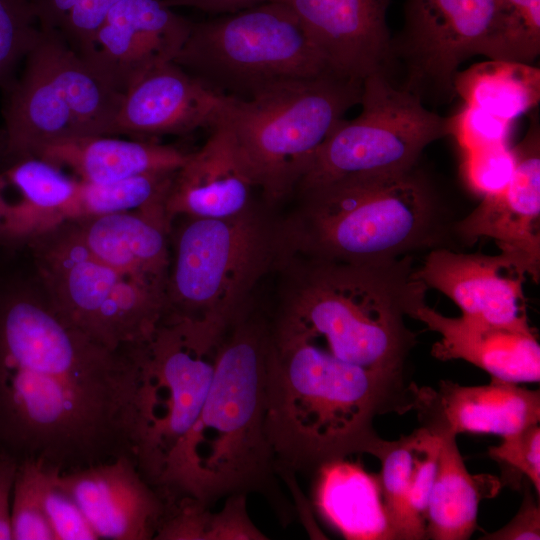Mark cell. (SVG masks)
<instances>
[{"instance_id":"6da1fadb","label":"cell","mask_w":540,"mask_h":540,"mask_svg":"<svg viewBox=\"0 0 540 540\" xmlns=\"http://www.w3.org/2000/svg\"><path fill=\"white\" fill-rule=\"evenodd\" d=\"M139 350H111L0 278V451L62 472L133 456Z\"/></svg>"},{"instance_id":"7a4b0ae2","label":"cell","mask_w":540,"mask_h":540,"mask_svg":"<svg viewBox=\"0 0 540 540\" xmlns=\"http://www.w3.org/2000/svg\"><path fill=\"white\" fill-rule=\"evenodd\" d=\"M253 302L225 329L202 409L155 488L164 499L189 496L208 506L256 492L287 524L292 510L265 429L269 319Z\"/></svg>"},{"instance_id":"3957f363","label":"cell","mask_w":540,"mask_h":540,"mask_svg":"<svg viewBox=\"0 0 540 540\" xmlns=\"http://www.w3.org/2000/svg\"><path fill=\"white\" fill-rule=\"evenodd\" d=\"M414 256L349 263L284 253L277 301L268 317L277 332L307 339L346 363L411 381L417 335L406 323L426 303Z\"/></svg>"},{"instance_id":"277c9868","label":"cell","mask_w":540,"mask_h":540,"mask_svg":"<svg viewBox=\"0 0 540 540\" xmlns=\"http://www.w3.org/2000/svg\"><path fill=\"white\" fill-rule=\"evenodd\" d=\"M270 329L265 429L279 476L315 472L353 454L377 457V416L413 407V381L346 363L299 336Z\"/></svg>"},{"instance_id":"5b68a950","label":"cell","mask_w":540,"mask_h":540,"mask_svg":"<svg viewBox=\"0 0 540 540\" xmlns=\"http://www.w3.org/2000/svg\"><path fill=\"white\" fill-rule=\"evenodd\" d=\"M280 217L284 253L371 263L437 248L461 251L457 217L420 162L400 171L354 174L294 194Z\"/></svg>"},{"instance_id":"8992f818","label":"cell","mask_w":540,"mask_h":540,"mask_svg":"<svg viewBox=\"0 0 540 540\" xmlns=\"http://www.w3.org/2000/svg\"><path fill=\"white\" fill-rule=\"evenodd\" d=\"M363 80L329 72L278 84L249 99L222 96L214 125L229 138L261 200L293 196L319 148L360 103Z\"/></svg>"},{"instance_id":"52a82bcc","label":"cell","mask_w":540,"mask_h":540,"mask_svg":"<svg viewBox=\"0 0 540 540\" xmlns=\"http://www.w3.org/2000/svg\"><path fill=\"white\" fill-rule=\"evenodd\" d=\"M258 201L227 218L183 217L171 232L161 322L226 328L284 253L280 218Z\"/></svg>"},{"instance_id":"ba28073f","label":"cell","mask_w":540,"mask_h":540,"mask_svg":"<svg viewBox=\"0 0 540 540\" xmlns=\"http://www.w3.org/2000/svg\"><path fill=\"white\" fill-rule=\"evenodd\" d=\"M173 62L212 92L236 99L333 72L284 2L193 22Z\"/></svg>"},{"instance_id":"9c48e42d","label":"cell","mask_w":540,"mask_h":540,"mask_svg":"<svg viewBox=\"0 0 540 540\" xmlns=\"http://www.w3.org/2000/svg\"><path fill=\"white\" fill-rule=\"evenodd\" d=\"M23 62L20 76L2 88V162L59 141L113 136L123 93L60 36L40 29Z\"/></svg>"},{"instance_id":"30bf717a","label":"cell","mask_w":540,"mask_h":540,"mask_svg":"<svg viewBox=\"0 0 540 540\" xmlns=\"http://www.w3.org/2000/svg\"><path fill=\"white\" fill-rule=\"evenodd\" d=\"M47 292L67 323L115 351L142 347L159 326L165 287L95 258L62 223L28 243Z\"/></svg>"},{"instance_id":"8fae6325","label":"cell","mask_w":540,"mask_h":540,"mask_svg":"<svg viewBox=\"0 0 540 540\" xmlns=\"http://www.w3.org/2000/svg\"><path fill=\"white\" fill-rule=\"evenodd\" d=\"M224 331L160 322L139 351L133 456L154 487L168 457L198 418Z\"/></svg>"},{"instance_id":"7c38bea8","label":"cell","mask_w":540,"mask_h":540,"mask_svg":"<svg viewBox=\"0 0 540 540\" xmlns=\"http://www.w3.org/2000/svg\"><path fill=\"white\" fill-rule=\"evenodd\" d=\"M360 104L361 113L343 119L319 148L295 192L347 175L408 169L429 144L452 135V116L427 109L382 72L363 79Z\"/></svg>"},{"instance_id":"4fadbf2b","label":"cell","mask_w":540,"mask_h":540,"mask_svg":"<svg viewBox=\"0 0 540 540\" xmlns=\"http://www.w3.org/2000/svg\"><path fill=\"white\" fill-rule=\"evenodd\" d=\"M475 55L512 61L499 0H406L388 77L399 72L395 85L423 104L449 102L459 66Z\"/></svg>"},{"instance_id":"5bb4252c","label":"cell","mask_w":540,"mask_h":540,"mask_svg":"<svg viewBox=\"0 0 540 540\" xmlns=\"http://www.w3.org/2000/svg\"><path fill=\"white\" fill-rule=\"evenodd\" d=\"M516 164L508 185L482 197L479 205L455 224L461 248L479 238L495 240L500 253L534 282L540 278V129L531 117L525 137L513 147Z\"/></svg>"},{"instance_id":"9a60e30c","label":"cell","mask_w":540,"mask_h":540,"mask_svg":"<svg viewBox=\"0 0 540 540\" xmlns=\"http://www.w3.org/2000/svg\"><path fill=\"white\" fill-rule=\"evenodd\" d=\"M192 25L162 0H120L81 57L124 94L149 70L175 59Z\"/></svg>"},{"instance_id":"2e32d148","label":"cell","mask_w":540,"mask_h":540,"mask_svg":"<svg viewBox=\"0 0 540 540\" xmlns=\"http://www.w3.org/2000/svg\"><path fill=\"white\" fill-rule=\"evenodd\" d=\"M98 539H154L165 499L141 474L135 459H114L59 474Z\"/></svg>"},{"instance_id":"e0dca14e","label":"cell","mask_w":540,"mask_h":540,"mask_svg":"<svg viewBox=\"0 0 540 540\" xmlns=\"http://www.w3.org/2000/svg\"><path fill=\"white\" fill-rule=\"evenodd\" d=\"M421 427L438 437L460 433L513 434L540 421V392L491 379L462 386L442 380L437 387L413 386V407Z\"/></svg>"},{"instance_id":"ac0fdd59","label":"cell","mask_w":540,"mask_h":540,"mask_svg":"<svg viewBox=\"0 0 540 540\" xmlns=\"http://www.w3.org/2000/svg\"><path fill=\"white\" fill-rule=\"evenodd\" d=\"M390 0H286L329 67L363 80L388 74L391 41L386 13Z\"/></svg>"},{"instance_id":"d6986e66","label":"cell","mask_w":540,"mask_h":540,"mask_svg":"<svg viewBox=\"0 0 540 540\" xmlns=\"http://www.w3.org/2000/svg\"><path fill=\"white\" fill-rule=\"evenodd\" d=\"M415 275L427 288L449 297L462 314L507 325H528L525 275L504 254L463 253L449 248L427 252Z\"/></svg>"},{"instance_id":"ffe728a7","label":"cell","mask_w":540,"mask_h":540,"mask_svg":"<svg viewBox=\"0 0 540 540\" xmlns=\"http://www.w3.org/2000/svg\"><path fill=\"white\" fill-rule=\"evenodd\" d=\"M222 95L204 86L173 61L144 74L124 94L113 136L154 140L214 125Z\"/></svg>"},{"instance_id":"44dd1931","label":"cell","mask_w":540,"mask_h":540,"mask_svg":"<svg viewBox=\"0 0 540 540\" xmlns=\"http://www.w3.org/2000/svg\"><path fill=\"white\" fill-rule=\"evenodd\" d=\"M415 319L440 334L431 348L440 361L462 359L491 379L514 384L540 380V345L530 324H498L465 314L447 317L426 303Z\"/></svg>"},{"instance_id":"7402d4cb","label":"cell","mask_w":540,"mask_h":540,"mask_svg":"<svg viewBox=\"0 0 540 540\" xmlns=\"http://www.w3.org/2000/svg\"><path fill=\"white\" fill-rule=\"evenodd\" d=\"M210 130L203 146L173 176L166 199L171 222L177 217H232L258 202V190L229 138L218 127Z\"/></svg>"},{"instance_id":"603a6c76","label":"cell","mask_w":540,"mask_h":540,"mask_svg":"<svg viewBox=\"0 0 540 540\" xmlns=\"http://www.w3.org/2000/svg\"><path fill=\"white\" fill-rule=\"evenodd\" d=\"M79 183L40 157L4 161L0 184L13 197L0 193V245L28 244L70 221Z\"/></svg>"},{"instance_id":"cb8c5ba5","label":"cell","mask_w":540,"mask_h":540,"mask_svg":"<svg viewBox=\"0 0 540 540\" xmlns=\"http://www.w3.org/2000/svg\"><path fill=\"white\" fill-rule=\"evenodd\" d=\"M65 223L99 261L121 273L165 287L172 230L166 214L127 211Z\"/></svg>"},{"instance_id":"d4e9b609","label":"cell","mask_w":540,"mask_h":540,"mask_svg":"<svg viewBox=\"0 0 540 540\" xmlns=\"http://www.w3.org/2000/svg\"><path fill=\"white\" fill-rule=\"evenodd\" d=\"M441 439L419 427L386 440L376 457L384 505L396 540L426 539V511Z\"/></svg>"},{"instance_id":"484cf974","label":"cell","mask_w":540,"mask_h":540,"mask_svg":"<svg viewBox=\"0 0 540 540\" xmlns=\"http://www.w3.org/2000/svg\"><path fill=\"white\" fill-rule=\"evenodd\" d=\"M190 153L155 140L88 136L47 144L33 156L60 168L68 167L82 182L103 184L137 175L176 171Z\"/></svg>"},{"instance_id":"4316f807","label":"cell","mask_w":540,"mask_h":540,"mask_svg":"<svg viewBox=\"0 0 540 540\" xmlns=\"http://www.w3.org/2000/svg\"><path fill=\"white\" fill-rule=\"evenodd\" d=\"M313 503L320 517L348 540H396L379 475L346 458L314 472Z\"/></svg>"},{"instance_id":"83f0119b","label":"cell","mask_w":540,"mask_h":540,"mask_svg":"<svg viewBox=\"0 0 540 540\" xmlns=\"http://www.w3.org/2000/svg\"><path fill=\"white\" fill-rule=\"evenodd\" d=\"M456 437H439L440 450L426 511V539H469L478 529L480 501L495 497L503 487L494 475L469 473Z\"/></svg>"},{"instance_id":"f1b7e54d","label":"cell","mask_w":540,"mask_h":540,"mask_svg":"<svg viewBox=\"0 0 540 540\" xmlns=\"http://www.w3.org/2000/svg\"><path fill=\"white\" fill-rule=\"evenodd\" d=\"M454 89L464 105L512 122L538 105L540 70L528 63L490 59L458 71Z\"/></svg>"},{"instance_id":"f546056e","label":"cell","mask_w":540,"mask_h":540,"mask_svg":"<svg viewBox=\"0 0 540 540\" xmlns=\"http://www.w3.org/2000/svg\"><path fill=\"white\" fill-rule=\"evenodd\" d=\"M176 171L137 175L103 184L79 180V190L70 221L127 211L167 215L166 199Z\"/></svg>"},{"instance_id":"4dcf8cb0","label":"cell","mask_w":540,"mask_h":540,"mask_svg":"<svg viewBox=\"0 0 540 540\" xmlns=\"http://www.w3.org/2000/svg\"><path fill=\"white\" fill-rule=\"evenodd\" d=\"M120 0H26L38 27L56 33L84 55L109 11Z\"/></svg>"},{"instance_id":"1f68e13d","label":"cell","mask_w":540,"mask_h":540,"mask_svg":"<svg viewBox=\"0 0 540 540\" xmlns=\"http://www.w3.org/2000/svg\"><path fill=\"white\" fill-rule=\"evenodd\" d=\"M51 467L38 459L19 461L11 503L12 540H54L43 508Z\"/></svg>"},{"instance_id":"d6a6232c","label":"cell","mask_w":540,"mask_h":540,"mask_svg":"<svg viewBox=\"0 0 540 540\" xmlns=\"http://www.w3.org/2000/svg\"><path fill=\"white\" fill-rule=\"evenodd\" d=\"M40 29L26 0H0V88L36 42Z\"/></svg>"},{"instance_id":"836d02e7","label":"cell","mask_w":540,"mask_h":540,"mask_svg":"<svg viewBox=\"0 0 540 540\" xmlns=\"http://www.w3.org/2000/svg\"><path fill=\"white\" fill-rule=\"evenodd\" d=\"M488 455L502 470L503 486L509 484L512 474L519 481L527 479L540 495V427L530 425L502 437V442L488 449Z\"/></svg>"},{"instance_id":"e575fe53","label":"cell","mask_w":540,"mask_h":540,"mask_svg":"<svg viewBox=\"0 0 540 540\" xmlns=\"http://www.w3.org/2000/svg\"><path fill=\"white\" fill-rule=\"evenodd\" d=\"M516 164L513 147L499 144L463 152L462 173L469 188L484 197L503 190Z\"/></svg>"},{"instance_id":"d590c367","label":"cell","mask_w":540,"mask_h":540,"mask_svg":"<svg viewBox=\"0 0 540 540\" xmlns=\"http://www.w3.org/2000/svg\"><path fill=\"white\" fill-rule=\"evenodd\" d=\"M61 472L51 467L43 493V508L54 540H98L77 503L58 482Z\"/></svg>"},{"instance_id":"8d00e7d4","label":"cell","mask_w":540,"mask_h":540,"mask_svg":"<svg viewBox=\"0 0 540 540\" xmlns=\"http://www.w3.org/2000/svg\"><path fill=\"white\" fill-rule=\"evenodd\" d=\"M512 61L530 63L540 52V0H499Z\"/></svg>"},{"instance_id":"74e56055","label":"cell","mask_w":540,"mask_h":540,"mask_svg":"<svg viewBox=\"0 0 540 540\" xmlns=\"http://www.w3.org/2000/svg\"><path fill=\"white\" fill-rule=\"evenodd\" d=\"M453 130L463 152L483 147L508 144L511 123L481 108L464 105L452 116Z\"/></svg>"},{"instance_id":"f35d334b","label":"cell","mask_w":540,"mask_h":540,"mask_svg":"<svg viewBox=\"0 0 540 540\" xmlns=\"http://www.w3.org/2000/svg\"><path fill=\"white\" fill-rule=\"evenodd\" d=\"M523 499L519 511L504 527L491 533H484V540H531L540 539L539 500L532 494L527 479H523Z\"/></svg>"},{"instance_id":"ab89813d","label":"cell","mask_w":540,"mask_h":540,"mask_svg":"<svg viewBox=\"0 0 540 540\" xmlns=\"http://www.w3.org/2000/svg\"><path fill=\"white\" fill-rule=\"evenodd\" d=\"M19 460L0 451V540H12L11 503Z\"/></svg>"},{"instance_id":"60d3db41","label":"cell","mask_w":540,"mask_h":540,"mask_svg":"<svg viewBox=\"0 0 540 540\" xmlns=\"http://www.w3.org/2000/svg\"><path fill=\"white\" fill-rule=\"evenodd\" d=\"M170 8L192 7L210 14L221 15L237 12L268 2H286V0H162Z\"/></svg>"},{"instance_id":"b9f144b4","label":"cell","mask_w":540,"mask_h":540,"mask_svg":"<svg viewBox=\"0 0 540 540\" xmlns=\"http://www.w3.org/2000/svg\"><path fill=\"white\" fill-rule=\"evenodd\" d=\"M2 159H3V138H2V133L0 130V164L2 162Z\"/></svg>"}]
</instances>
